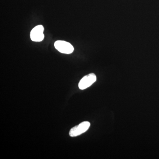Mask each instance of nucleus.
Instances as JSON below:
<instances>
[{"instance_id": "nucleus-1", "label": "nucleus", "mask_w": 159, "mask_h": 159, "mask_svg": "<svg viewBox=\"0 0 159 159\" xmlns=\"http://www.w3.org/2000/svg\"><path fill=\"white\" fill-rule=\"evenodd\" d=\"M54 47L57 51L65 54H70L74 51V48L70 43L63 40L56 41Z\"/></svg>"}, {"instance_id": "nucleus-2", "label": "nucleus", "mask_w": 159, "mask_h": 159, "mask_svg": "<svg viewBox=\"0 0 159 159\" xmlns=\"http://www.w3.org/2000/svg\"><path fill=\"white\" fill-rule=\"evenodd\" d=\"M90 126V123L88 121H85L80 123L72 128L70 130L69 134L71 137L78 136L81 134L84 133L88 130Z\"/></svg>"}, {"instance_id": "nucleus-3", "label": "nucleus", "mask_w": 159, "mask_h": 159, "mask_svg": "<svg viewBox=\"0 0 159 159\" xmlns=\"http://www.w3.org/2000/svg\"><path fill=\"white\" fill-rule=\"evenodd\" d=\"M44 28L42 25L35 26L32 29L30 33V38L31 40L37 42L42 41L44 38Z\"/></svg>"}, {"instance_id": "nucleus-4", "label": "nucleus", "mask_w": 159, "mask_h": 159, "mask_svg": "<svg viewBox=\"0 0 159 159\" xmlns=\"http://www.w3.org/2000/svg\"><path fill=\"white\" fill-rule=\"evenodd\" d=\"M97 80V76L93 73L88 74L80 80L78 84L79 88L81 90L85 89L92 85Z\"/></svg>"}]
</instances>
